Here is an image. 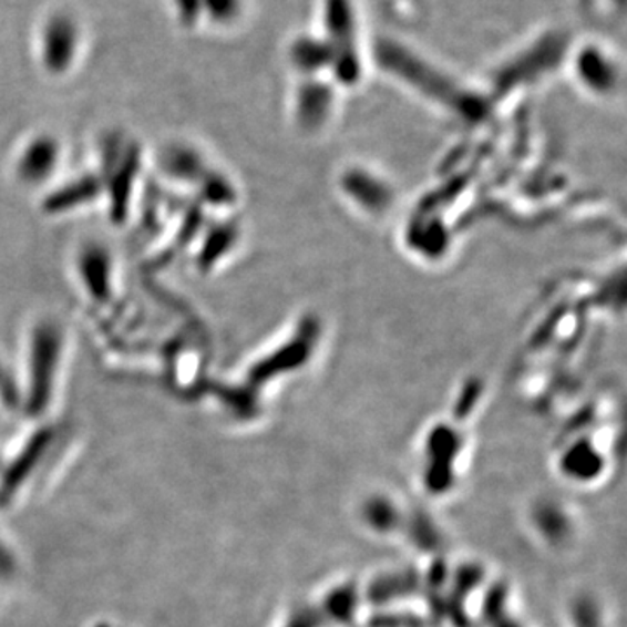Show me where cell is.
Returning a JSON list of instances; mask_svg holds the SVG:
<instances>
[{
	"label": "cell",
	"mask_w": 627,
	"mask_h": 627,
	"mask_svg": "<svg viewBox=\"0 0 627 627\" xmlns=\"http://www.w3.org/2000/svg\"><path fill=\"white\" fill-rule=\"evenodd\" d=\"M206 6L213 20L218 23H228L236 20L239 14L240 0H201V8Z\"/></svg>",
	"instance_id": "52a82bcc"
},
{
	"label": "cell",
	"mask_w": 627,
	"mask_h": 627,
	"mask_svg": "<svg viewBox=\"0 0 627 627\" xmlns=\"http://www.w3.org/2000/svg\"><path fill=\"white\" fill-rule=\"evenodd\" d=\"M42 32V53H44L45 65L56 69L54 72L65 69L70 60L74 58L79 42V25L74 18L65 17L63 13L54 14L45 21Z\"/></svg>",
	"instance_id": "7a4b0ae2"
},
{
	"label": "cell",
	"mask_w": 627,
	"mask_h": 627,
	"mask_svg": "<svg viewBox=\"0 0 627 627\" xmlns=\"http://www.w3.org/2000/svg\"><path fill=\"white\" fill-rule=\"evenodd\" d=\"M578 74L583 75L584 81L596 90H605L614 81V69L603 51L595 45H587L580 51L577 60Z\"/></svg>",
	"instance_id": "5b68a950"
},
{
	"label": "cell",
	"mask_w": 627,
	"mask_h": 627,
	"mask_svg": "<svg viewBox=\"0 0 627 627\" xmlns=\"http://www.w3.org/2000/svg\"><path fill=\"white\" fill-rule=\"evenodd\" d=\"M566 44H568V39H566L565 33L549 32L542 35L538 41L530 45L522 56L511 63L507 75H517V78L534 75L541 70L547 69V66H553L554 63L562 60Z\"/></svg>",
	"instance_id": "3957f363"
},
{
	"label": "cell",
	"mask_w": 627,
	"mask_h": 627,
	"mask_svg": "<svg viewBox=\"0 0 627 627\" xmlns=\"http://www.w3.org/2000/svg\"><path fill=\"white\" fill-rule=\"evenodd\" d=\"M54 160H56V154H54L53 142L44 140V142L33 143L21 161V173L25 175V178H41L53 169L51 166Z\"/></svg>",
	"instance_id": "8992f818"
},
{
	"label": "cell",
	"mask_w": 627,
	"mask_h": 627,
	"mask_svg": "<svg viewBox=\"0 0 627 627\" xmlns=\"http://www.w3.org/2000/svg\"><path fill=\"white\" fill-rule=\"evenodd\" d=\"M325 29L333 58L331 66L343 81H354L359 74V53L352 0H325Z\"/></svg>",
	"instance_id": "6da1fadb"
},
{
	"label": "cell",
	"mask_w": 627,
	"mask_h": 627,
	"mask_svg": "<svg viewBox=\"0 0 627 627\" xmlns=\"http://www.w3.org/2000/svg\"><path fill=\"white\" fill-rule=\"evenodd\" d=\"M291 58L295 65L304 72H316L331 65V50L327 39L298 38L291 45Z\"/></svg>",
	"instance_id": "277c9868"
}]
</instances>
